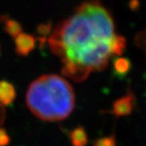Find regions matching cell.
Returning <instances> with one entry per match:
<instances>
[{
    "instance_id": "obj_1",
    "label": "cell",
    "mask_w": 146,
    "mask_h": 146,
    "mask_svg": "<svg viewBox=\"0 0 146 146\" xmlns=\"http://www.w3.org/2000/svg\"><path fill=\"white\" fill-rule=\"evenodd\" d=\"M47 42L62 62V74L77 83L104 70L110 58L121 56L127 45L116 32L112 13L100 0L81 3L56 26Z\"/></svg>"
},
{
    "instance_id": "obj_2",
    "label": "cell",
    "mask_w": 146,
    "mask_h": 146,
    "mask_svg": "<svg viewBox=\"0 0 146 146\" xmlns=\"http://www.w3.org/2000/svg\"><path fill=\"white\" fill-rule=\"evenodd\" d=\"M26 104L29 111L41 121H62L74 110L76 94L64 78L56 74H45L29 85Z\"/></svg>"
},
{
    "instance_id": "obj_3",
    "label": "cell",
    "mask_w": 146,
    "mask_h": 146,
    "mask_svg": "<svg viewBox=\"0 0 146 146\" xmlns=\"http://www.w3.org/2000/svg\"><path fill=\"white\" fill-rule=\"evenodd\" d=\"M135 104H137V99L134 92L131 90H128L126 94L114 100L112 108L107 113L113 114L115 117L128 116L133 113Z\"/></svg>"
},
{
    "instance_id": "obj_4",
    "label": "cell",
    "mask_w": 146,
    "mask_h": 146,
    "mask_svg": "<svg viewBox=\"0 0 146 146\" xmlns=\"http://www.w3.org/2000/svg\"><path fill=\"white\" fill-rule=\"evenodd\" d=\"M15 39V52L19 56H27L36 45L37 38L29 34L21 33Z\"/></svg>"
},
{
    "instance_id": "obj_5",
    "label": "cell",
    "mask_w": 146,
    "mask_h": 146,
    "mask_svg": "<svg viewBox=\"0 0 146 146\" xmlns=\"http://www.w3.org/2000/svg\"><path fill=\"white\" fill-rule=\"evenodd\" d=\"M16 99V89L14 86L6 80H0V105L8 107Z\"/></svg>"
},
{
    "instance_id": "obj_6",
    "label": "cell",
    "mask_w": 146,
    "mask_h": 146,
    "mask_svg": "<svg viewBox=\"0 0 146 146\" xmlns=\"http://www.w3.org/2000/svg\"><path fill=\"white\" fill-rule=\"evenodd\" d=\"M0 22L2 23L5 33L13 38H16L22 33V26L17 20L10 18L8 15L0 16Z\"/></svg>"
},
{
    "instance_id": "obj_7",
    "label": "cell",
    "mask_w": 146,
    "mask_h": 146,
    "mask_svg": "<svg viewBox=\"0 0 146 146\" xmlns=\"http://www.w3.org/2000/svg\"><path fill=\"white\" fill-rule=\"evenodd\" d=\"M69 137L72 146H86L88 143L87 133L83 126H78L70 131Z\"/></svg>"
},
{
    "instance_id": "obj_8",
    "label": "cell",
    "mask_w": 146,
    "mask_h": 146,
    "mask_svg": "<svg viewBox=\"0 0 146 146\" xmlns=\"http://www.w3.org/2000/svg\"><path fill=\"white\" fill-rule=\"evenodd\" d=\"M113 68L115 75L118 77L126 76L131 70V62L126 57H116L113 60Z\"/></svg>"
},
{
    "instance_id": "obj_9",
    "label": "cell",
    "mask_w": 146,
    "mask_h": 146,
    "mask_svg": "<svg viewBox=\"0 0 146 146\" xmlns=\"http://www.w3.org/2000/svg\"><path fill=\"white\" fill-rule=\"evenodd\" d=\"M135 43L138 48H140L144 52V54L146 56V27L135 35Z\"/></svg>"
},
{
    "instance_id": "obj_10",
    "label": "cell",
    "mask_w": 146,
    "mask_h": 146,
    "mask_svg": "<svg viewBox=\"0 0 146 146\" xmlns=\"http://www.w3.org/2000/svg\"><path fill=\"white\" fill-rule=\"evenodd\" d=\"M93 146H116V139L114 135H108V137H104L97 139Z\"/></svg>"
},
{
    "instance_id": "obj_11",
    "label": "cell",
    "mask_w": 146,
    "mask_h": 146,
    "mask_svg": "<svg viewBox=\"0 0 146 146\" xmlns=\"http://www.w3.org/2000/svg\"><path fill=\"white\" fill-rule=\"evenodd\" d=\"M11 142V137L6 129L0 127V146H7Z\"/></svg>"
},
{
    "instance_id": "obj_12",
    "label": "cell",
    "mask_w": 146,
    "mask_h": 146,
    "mask_svg": "<svg viewBox=\"0 0 146 146\" xmlns=\"http://www.w3.org/2000/svg\"><path fill=\"white\" fill-rule=\"evenodd\" d=\"M129 6L131 8V10H135V9H137L139 6V2L138 0H131Z\"/></svg>"
}]
</instances>
